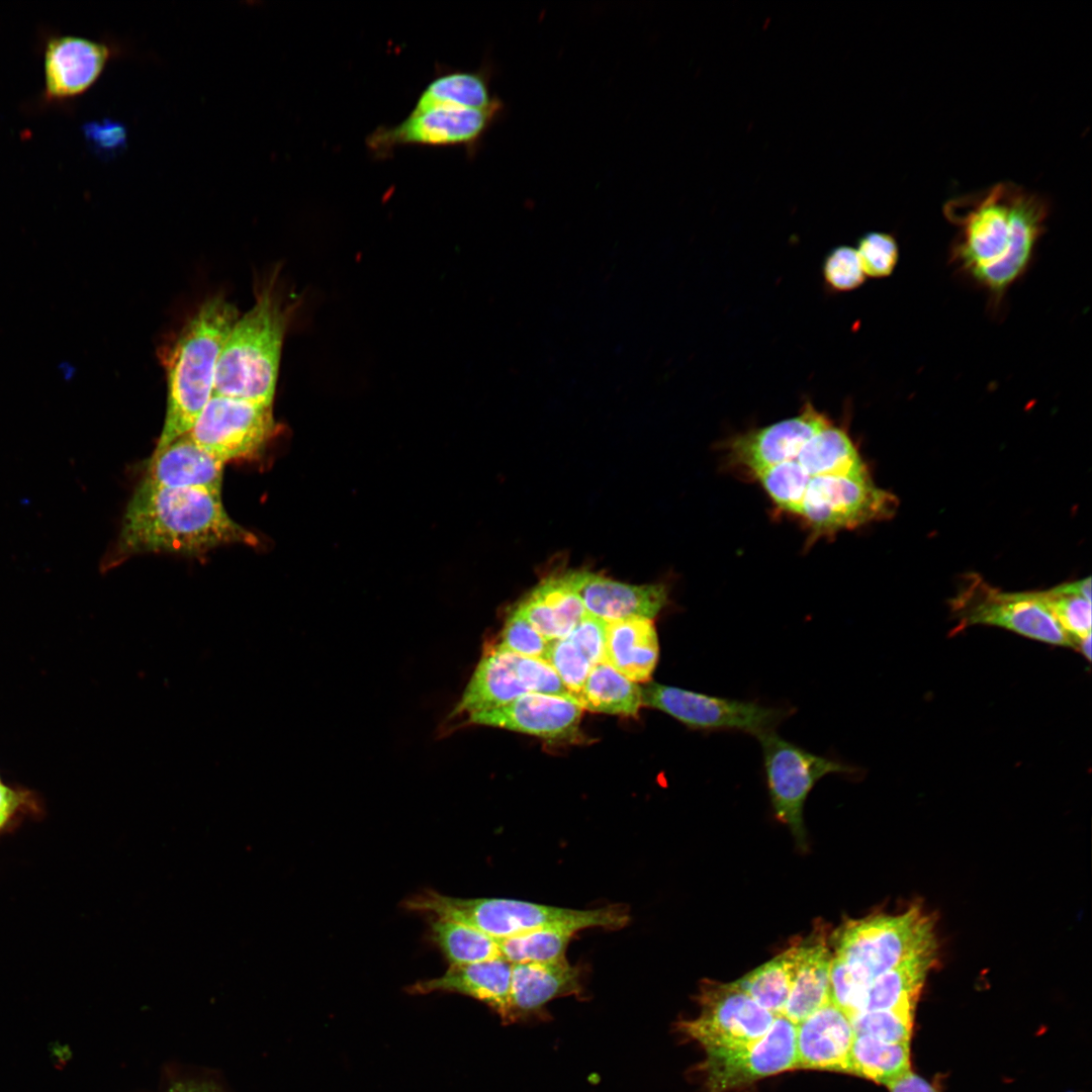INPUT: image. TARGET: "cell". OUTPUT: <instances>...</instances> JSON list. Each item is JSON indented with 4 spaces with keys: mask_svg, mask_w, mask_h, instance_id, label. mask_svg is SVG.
I'll return each instance as SVG.
<instances>
[{
    "mask_svg": "<svg viewBox=\"0 0 1092 1092\" xmlns=\"http://www.w3.org/2000/svg\"><path fill=\"white\" fill-rule=\"evenodd\" d=\"M854 1035L850 1017L828 1003L797 1024V1068L849 1073Z\"/></svg>",
    "mask_w": 1092,
    "mask_h": 1092,
    "instance_id": "obj_20",
    "label": "cell"
},
{
    "mask_svg": "<svg viewBox=\"0 0 1092 1092\" xmlns=\"http://www.w3.org/2000/svg\"><path fill=\"white\" fill-rule=\"evenodd\" d=\"M822 275L827 289L832 292L851 291L866 279L856 250L845 245L835 247L826 255Z\"/></svg>",
    "mask_w": 1092,
    "mask_h": 1092,
    "instance_id": "obj_40",
    "label": "cell"
},
{
    "mask_svg": "<svg viewBox=\"0 0 1092 1092\" xmlns=\"http://www.w3.org/2000/svg\"><path fill=\"white\" fill-rule=\"evenodd\" d=\"M237 543L256 546L259 539L229 516L220 493L159 487L141 481L100 569L105 572L142 553L196 555Z\"/></svg>",
    "mask_w": 1092,
    "mask_h": 1092,
    "instance_id": "obj_2",
    "label": "cell"
},
{
    "mask_svg": "<svg viewBox=\"0 0 1092 1092\" xmlns=\"http://www.w3.org/2000/svg\"><path fill=\"white\" fill-rule=\"evenodd\" d=\"M582 707L571 696L528 693L506 706L468 717V723L522 732L545 739L573 738Z\"/></svg>",
    "mask_w": 1092,
    "mask_h": 1092,
    "instance_id": "obj_16",
    "label": "cell"
},
{
    "mask_svg": "<svg viewBox=\"0 0 1092 1092\" xmlns=\"http://www.w3.org/2000/svg\"><path fill=\"white\" fill-rule=\"evenodd\" d=\"M559 675L571 697L576 699L593 667L583 653L567 638L551 641L546 659Z\"/></svg>",
    "mask_w": 1092,
    "mask_h": 1092,
    "instance_id": "obj_38",
    "label": "cell"
},
{
    "mask_svg": "<svg viewBox=\"0 0 1092 1092\" xmlns=\"http://www.w3.org/2000/svg\"><path fill=\"white\" fill-rule=\"evenodd\" d=\"M1042 594L1060 626L1079 647L1081 640L1091 636V577L1065 582Z\"/></svg>",
    "mask_w": 1092,
    "mask_h": 1092,
    "instance_id": "obj_35",
    "label": "cell"
},
{
    "mask_svg": "<svg viewBox=\"0 0 1092 1092\" xmlns=\"http://www.w3.org/2000/svg\"><path fill=\"white\" fill-rule=\"evenodd\" d=\"M754 476L780 509L798 515L811 477L796 459L763 468Z\"/></svg>",
    "mask_w": 1092,
    "mask_h": 1092,
    "instance_id": "obj_36",
    "label": "cell"
},
{
    "mask_svg": "<svg viewBox=\"0 0 1092 1092\" xmlns=\"http://www.w3.org/2000/svg\"><path fill=\"white\" fill-rule=\"evenodd\" d=\"M864 987L853 977L845 963L832 958L830 967V1001L849 1017L857 1013Z\"/></svg>",
    "mask_w": 1092,
    "mask_h": 1092,
    "instance_id": "obj_44",
    "label": "cell"
},
{
    "mask_svg": "<svg viewBox=\"0 0 1092 1092\" xmlns=\"http://www.w3.org/2000/svg\"><path fill=\"white\" fill-rule=\"evenodd\" d=\"M935 962L936 949H932L881 974L864 989L857 1013L897 1008L914 1011L926 976Z\"/></svg>",
    "mask_w": 1092,
    "mask_h": 1092,
    "instance_id": "obj_27",
    "label": "cell"
},
{
    "mask_svg": "<svg viewBox=\"0 0 1092 1092\" xmlns=\"http://www.w3.org/2000/svg\"><path fill=\"white\" fill-rule=\"evenodd\" d=\"M835 957L864 988L881 974L936 949L933 921L921 907L898 915H876L846 922L834 935Z\"/></svg>",
    "mask_w": 1092,
    "mask_h": 1092,
    "instance_id": "obj_6",
    "label": "cell"
},
{
    "mask_svg": "<svg viewBox=\"0 0 1092 1092\" xmlns=\"http://www.w3.org/2000/svg\"><path fill=\"white\" fill-rule=\"evenodd\" d=\"M1 780V779H0Z\"/></svg>",
    "mask_w": 1092,
    "mask_h": 1092,
    "instance_id": "obj_51",
    "label": "cell"
},
{
    "mask_svg": "<svg viewBox=\"0 0 1092 1092\" xmlns=\"http://www.w3.org/2000/svg\"><path fill=\"white\" fill-rule=\"evenodd\" d=\"M403 907L465 924L496 940L565 923H578L585 929L615 930L626 926L630 920L628 908L623 905L578 910L504 898H454L433 890L406 899Z\"/></svg>",
    "mask_w": 1092,
    "mask_h": 1092,
    "instance_id": "obj_5",
    "label": "cell"
},
{
    "mask_svg": "<svg viewBox=\"0 0 1092 1092\" xmlns=\"http://www.w3.org/2000/svg\"><path fill=\"white\" fill-rule=\"evenodd\" d=\"M168 1092H185V1082L175 1083Z\"/></svg>",
    "mask_w": 1092,
    "mask_h": 1092,
    "instance_id": "obj_50",
    "label": "cell"
},
{
    "mask_svg": "<svg viewBox=\"0 0 1092 1092\" xmlns=\"http://www.w3.org/2000/svg\"><path fill=\"white\" fill-rule=\"evenodd\" d=\"M499 644L521 656L546 659L550 641L513 610L505 622Z\"/></svg>",
    "mask_w": 1092,
    "mask_h": 1092,
    "instance_id": "obj_42",
    "label": "cell"
},
{
    "mask_svg": "<svg viewBox=\"0 0 1092 1092\" xmlns=\"http://www.w3.org/2000/svg\"><path fill=\"white\" fill-rule=\"evenodd\" d=\"M1078 651H1080L1088 660H1091V636L1080 641Z\"/></svg>",
    "mask_w": 1092,
    "mask_h": 1092,
    "instance_id": "obj_49",
    "label": "cell"
},
{
    "mask_svg": "<svg viewBox=\"0 0 1092 1092\" xmlns=\"http://www.w3.org/2000/svg\"><path fill=\"white\" fill-rule=\"evenodd\" d=\"M698 1000L699 1016L681 1021L679 1029L705 1051L753 1042L770 1027L775 1015L759 1006L734 982L705 981Z\"/></svg>",
    "mask_w": 1092,
    "mask_h": 1092,
    "instance_id": "obj_13",
    "label": "cell"
},
{
    "mask_svg": "<svg viewBox=\"0 0 1092 1092\" xmlns=\"http://www.w3.org/2000/svg\"><path fill=\"white\" fill-rule=\"evenodd\" d=\"M293 309L275 282L258 292L254 305L239 315L226 337L213 394L273 405L283 340Z\"/></svg>",
    "mask_w": 1092,
    "mask_h": 1092,
    "instance_id": "obj_4",
    "label": "cell"
},
{
    "mask_svg": "<svg viewBox=\"0 0 1092 1092\" xmlns=\"http://www.w3.org/2000/svg\"><path fill=\"white\" fill-rule=\"evenodd\" d=\"M583 929L578 923L556 924L500 939V956L512 964L561 961L573 935Z\"/></svg>",
    "mask_w": 1092,
    "mask_h": 1092,
    "instance_id": "obj_33",
    "label": "cell"
},
{
    "mask_svg": "<svg viewBox=\"0 0 1092 1092\" xmlns=\"http://www.w3.org/2000/svg\"><path fill=\"white\" fill-rule=\"evenodd\" d=\"M890 1092H937L927 1081L911 1071L887 1085Z\"/></svg>",
    "mask_w": 1092,
    "mask_h": 1092,
    "instance_id": "obj_47",
    "label": "cell"
},
{
    "mask_svg": "<svg viewBox=\"0 0 1092 1092\" xmlns=\"http://www.w3.org/2000/svg\"><path fill=\"white\" fill-rule=\"evenodd\" d=\"M42 813V803L35 793L0 780V834L15 829L25 818H39Z\"/></svg>",
    "mask_w": 1092,
    "mask_h": 1092,
    "instance_id": "obj_41",
    "label": "cell"
},
{
    "mask_svg": "<svg viewBox=\"0 0 1092 1092\" xmlns=\"http://www.w3.org/2000/svg\"><path fill=\"white\" fill-rule=\"evenodd\" d=\"M513 964L499 957L480 963L450 966L438 978L419 981L407 988L411 994L450 992L472 997L489 1006L508 1023Z\"/></svg>",
    "mask_w": 1092,
    "mask_h": 1092,
    "instance_id": "obj_22",
    "label": "cell"
},
{
    "mask_svg": "<svg viewBox=\"0 0 1092 1092\" xmlns=\"http://www.w3.org/2000/svg\"><path fill=\"white\" fill-rule=\"evenodd\" d=\"M489 80V71L485 68L441 74L424 88L413 111L436 106L477 110L504 107L502 100L490 92Z\"/></svg>",
    "mask_w": 1092,
    "mask_h": 1092,
    "instance_id": "obj_28",
    "label": "cell"
},
{
    "mask_svg": "<svg viewBox=\"0 0 1092 1092\" xmlns=\"http://www.w3.org/2000/svg\"><path fill=\"white\" fill-rule=\"evenodd\" d=\"M112 49L103 41L75 35L51 38L43 57L47 97L66 99L87 91L114 55Z\"/></svg>",
    "mask_w": 1092,
    "mask_h": 1092,
    "instance_id": "obj_17",
    "label": "cell"
},
{
    "mask_svg": "<svg viewBox=\"0 0 1092 1092\" xmlns=\"http://www.w3.org/2000/svg\"><path fill=\"white\" fill-rule=\"evenodd\" d=\"M797 945L761 965L734 983L775 1016L784 1015L796 969Z\"/></svg>",
    "mask_w": 1092,
    "mask_h": 1092,
    "instance_id": "obj_32",
    "label": "cell"
},
{
    "mask_svg": "<svg viewBox=\"0 0 1092 1092\" xmlns=\"http://www.w3.org/2000/svg\"><path fill=\"white\" fill-rule=\"evenodd\" d=\"M796 460L810 477L869 475L867 465L846 429L832 423L806 442Z\"/></svg>",
    "mask_w": 1092,
    "mask_h": 1092,
    "instance_id": "obj_29",
    "label": "cell"
},
{
    "mask_svg": "<svg viewBox=\"0 0 1092 1092\" xmlns=\"http://www.w3.org/2000/svg\"><path fill=\"white\" fill-rule=\"evenodd\" d=\"M565 576L586 614L607 623L636 617L652 620L667 603L661 583L634 585L582 570Z\"/></svg>",
    "mask_w": 1092,
    "mask_h": 1092,
    "instance_id": "obj_18",
    "label": "cell"
},
{
    "mask_svg": "<svg viewBox=\"0 0 1092 1092\" xmlns=\"http://www.w3.org/2000/svg\"><path fill=\"white\" fill-rule=\"evenodd\" d=\"M659 657L657 633L651 619L628 618L608 622L605 659L632 681H646Z\"/></svg>",
    "mask_w": 1092,
    "mask_h": 1092,
    "instance_id": "obj_25",
    "label": "cell"
},
{
    "mask_svg": "<svg viewBox=\"0 0 1092 1092\" xmlns=\"http://www.w3.org/2000/svg\"><path fill=\"white\" fill-rule=\"evenodd\" d=\"M516 669L520 681L528 693L569 695L555 669L545 659L518 655Z\"/></svg>",
    "mask_w": 1092,
    "mask_h": 1092,
    "instance_id": "obj_43",
    "label": "cell"
},
{
    "mask_svg": "<svg viewBox=\"0 0 1092 1092\" xmlns=\"http://www.w3.org/2000/svg\"><path fill=\"white\" fill-rule=\"evenodd\" d=\"M576 701L593 712L637 716L641 688L608 662H600L592 667Z\"/></svg>",
    "mask_w": 1092,
    "mask_h": 1092,
    "instance_id": "obj_30",
    "label": "cell"
},
{
    "mask_svg": "<svg viewBox=\"0 0 1092 1092\" xmlns=\"http://www.w3.org/2000/svg\"><path fill=\"white\" fill-rule=\"evenodd\" d=\"M829 424L826 414L807 400L795 417L731 439L729 458L755 474L768 466L796 459L806 442Z\"/></svg>",
    "mask_w": 1092,
    "mask_h": 1092,
    "instance_id": "obj_15",
    "label": "cell"
},
{
    "mask_svg": "<svg viewBox=\"0 0 1092 1092\" xmlns=\"http://www.w3.org/2000/svg\"><path fill=\"white\" fill-rule=\"evenodd\" d=\"M276 431L273 405L212 394L187 434L225 464L259 456Z\"/></svg>",
    "mask_w": 1092,
    "mask_h": 1092,
    "instance_id": "obj_11",
    "label": "cell"
},
{
    "mask_svg": "<svg viewBox=\"0 0 1092 1092\" xmlns=\"http://www.w3.org/2000/svg\"><path fill=\"white\" fill-rule=\"evenodd\" d=\"M831 956L824 938L797 945L796 969L784 1015L798 1024L830 1003Z\"/></svg>",
    "mask_w": 1092,
    "mask_h": 1092,
    "instance_id": "obj_26",
    "label": "cell"
},
{
    "mask_svg": "<svg viewBox=\"0 0 1092 1092\" xmlns=\"http://www.w3.org/2000/svg\"><path fill=\"white\" fill-rule=\"evenodd\" d=\"M581 971L566 959L513 964L508 1023L542 1017L552 1000L582 994Z\"/></svg>",
    "mask_w": 1092,
    "mask_h": 1092,
    "instance_id": "obj_19",
    "label": "cell"
},
{
    "mask_svg": "<svg viewBox=\"0 0 1092 1092\" xmlns=\"http://www.w3.org/2000/svg\"><path fill=\"white\" fill-rule=\"evenodd\" d=\"M430 936L450 966L468 965L502 957L498 942L462 923L434 918Z\"/></svg>",
    "mask_w": 1092,
    "mask_h": 1092,
    "instance_id": "obj_34",
    "label": "cell"
},
{
    "mask_svg": "<svg viewBox=\"0 0 1092 1092\" xmlns=\"http://www.w3.org/2000/svg\"><path fill=\"white\" fill-rule=\"evenodd\" d=\"M1049 210L1043 196L1013 182L948 200L943 212L958 229L950 261L999 302L1029 266Z\"/></svg>",
    "mask_w": 1092,
    "mask_h": 1092,
    "instance_id": "obj_1",
    "label": "cell"
},
{
    "mask_svg": "<svg viewBox=\"0 0 1092 1092\" xmlns=\"http://www.w3.org/2000/svg\"><path fill=\"white\" fill-rule=\"evenodd\" d=\"M855 250L866 277L884 278L891 275L899 258L896 239L881 232L863 235Z\"/></svg>",
    "mask_w": 1092,
    "mask_h": 1092,
    "instance_id": "obj_39",
    "label": "cell"
},
{
    "mask_svg": "<svg viewBox=\"0 0 1092 1092\" xmlns=\"http://www.w3.org/2000/svg\"><path fill=\"white\" fill-rule=\"evenodd\" d=\"M606 626L607 622L587 614L566 637L583 653L593 666L606 662Z\"/></svg>",
    "mask_w": 1092,
    "mask_h": 1092,
    "instance_id": "obj_45",
    "label": "cell"
},
{
    "mask_svg": "<svg viewBox=\"0 0 1092 1092\" xmlns=\"http://www.w3.org/2000/svg\"><path fill=\"white\" fill-rule=\"evenodd\" d=\"M796 1027L785 1015H777L769 1029L753 1042L705 1051L708 1091L726 1092L797 1068Z\"/></svg>",
    "mask_w": 1092,
    "mask_h": 1092,
    "instance_id": "obj_14",
    "label": "cell"
},
{
    "mask_svg": "<svg viewBox=\"0 0 1092 1092\" xmlns=\"http://www.w3.org/2000/svg\"><path fill=\"white\" fill-rule=\"evenodd\" d=\"M914 1011L885 1009L858 1012L850 1017L854 1034L884 1041L910 1043Z\"/></svg>",
    "mask_w": 1092,
    "mask_h": 1092,
    "instance_id": "obj_37",
    "label": "cell"
},
{
    "mask_svg": "<svg viewBox=\"0 0 1092 1092\" xmlns=\"http://www.w3.org/2000/svg\"><path fill=\"white\" fill-rule=\"evenodd\" d=\"M909 1044L855 1034L849 1073L887 1086L911 1071Z\"/></svg>",
    "mask_w": 1092,
    "mask_h": 1092,
    "instance_id": "obj_31",
    "label": "cell"
},
{
    "mask_svg": "<svg viewBox=\"0 0 1092 1092\" xmlns=\"http://www.w3.org/2000/svg\"><path fill=\"white\" fill-rule=\"evenodd\" d=\"M641 699L642 704L670 715L691 729L742 732L757 738L776 731L793 713L792 708L783 706L711 696L655 682L641 689Z\"/></svg>",
    "mask_w": 1092,
    "mask_h": 1092,
    "instance_id": "obj_8",
    "label": "cell"
},
{
    "mask_svg": "<svg viewBox=\"0 0 1092 1092\" xmlns=\"http://www.w3.org/2000/svg\"><path fill=\"white\" fill-rule=\"evenodd\" d=\"M954 631L975 625L1003 628L1046 644L1078 649V643L1060 626L1042 590L1005 592L981 575L963 576L949 601Z\"/></svg>",
    "mask_w": 1092,
    "mask_h": 1092,
    "instance_id": "obj_7",
    "label": "cell"
},
{
    "mask_svg": "<svg viewBox=\"0 0 1092 1092\" xmlns=\"http://www.w3.org/2000/svg\"><path fill=\"white\" fill-rule=\"evenodd\" d=\"M83 133L88 145L104 157H112L126 146V128L117 121H90L84 124Z\"/></svg>",
    "mask_w": 1092,
    "mask_h": 1092,
    "instance_id": "obj_46",
    "label": "cell"
},
{
    "mask_svg": "<svg viewBox=\"0 0 1092 1092\" xmlns=\"http://www.w3.org/2000/svg\"><path fill=\"white\" fill-rule=\"evenodd\" d=\"M897 497L878 487L870 474L811 477L798 515L819 537L891 518Z\"/></svg>",
    "mask_w": 1092,
    "mask_h": 1092,
    "instance_id": "obj_10",
    "label": "cell"
},
{
    "mask_svg": "<svg viewBox=\"0 0 1092 1092\" xmlns=\"http://www.w3.org/2000/svg\"><path fill=\"white\" fill-rule=\"evenodd\" d=\"M770 803L778 820L803 840V809L816 783L830 774L852 775L857 767L839 759L813 753L769 732L757 738Z\"/></svg>",
    "mask_w": 1092,
    "mask_h": 1092,
    "instance_id": "obj_9",
    "label": "cell"
},
{
    "mask_svg": "<svg viewBox=\"0 0 1092 1092\" xmlns=\"http://www.w3.org/2000/svg\"><path fill=\"white\" fill-rule=\"evenodd\" d=\"M517 656L500 644L485 648L449 718L496 709L528 694L517 674Z\"/></svg>",
    "mask_w": 1092,
    "mask_h": 1092,
    "instance_id": "obj_23",
    "label": "cell"
},
{
    "mask_svg": "<svg viewBox=\"0 0 1092 1092\" xmlns=\"http://www.w3.org/2000/svg\"><path fill=\"white\" fill-rule=\"evenodd\" d=\"M185 1092H222L216 1085L210 1082H185Z\"/></svg>",
    "mask_w": 1092,
    "mask_h": 1092,
    "instance_id": "obj_48",
    "label": "cell"
},
{
    "mask_svg": "<svg viewBox=\"0 0 1092 1092\" xmlns=\"http://www.w3.org/2000/svg\"><path fill=\"white\" fill-rule=\"evenodd\" d=\"M224 463L211 455L188 434L148 460L142 482L169 488H199L220 493Z\"/></svg>",
    "mask_w": 1092,
    "mask_h": 1092,
    "instance_id": "obj_21",
    "label": "cell"
},
{
    "mask_svg": "<svg viewBox=\"0 0 1092 1092\" xmlns=\"http://www.w3.org/2000/svg\"><path fill=\"white\" fill-rule=\"evenodd\" d=\"M514 610L550 642L566 638L587 615L565 574L543 580Z\"/></svg>",
    "mask_w": 1092,
    "mask_h": 1092,
    "instance_id": "obj_24",
    "label": "cell"
},
{
    "mask_svg": "<svg viewBox=\"0 0 1092 1092\" xmlns=\"http://www.w3.org/2000/svg\"><path fill=\"white\" fill-rule=\"evenodd\" d=\"M503 113L504 107L477 110L436 106L412 110L399 123L374 129L367 136L366 146L377 158L388 157L397 148L406 146L464 147L471 153Z\"/></svg>",
    "mask_w": 1092,
    "mask_h": 1092,
    "instance_id": "obj_12",
    "label": "cell"
},
{
    "mask_svg": "<svg viewBox=\"0 0 1092 1092\" xmlns=\"http://www.w3.org/2000/svg\"><path fill=\"white\" fill-rule=\"evenodd\" d=\"M239 317L222 295L206 299L179 330L162 356L167 410L155 450L186 435L213 394L215 371L226 337Z\"/></svg>",
    "mask_w": 1092,
    "mask_h": 1092,
    "instance_id": "obj_3",
    "label": "cell"
}]
</instances>
